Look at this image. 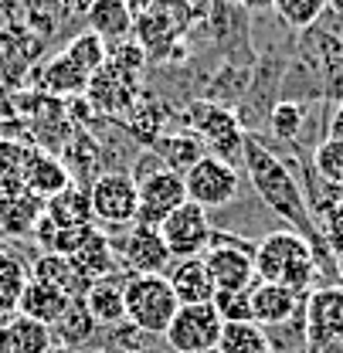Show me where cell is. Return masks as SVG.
I'll return each instance as SVG.
<instances>
[{
	"label": "cell",
	"instance_id": "1",
	"mask_svg": "<svg viewBox=\"0 0 343 353\" xmlns=\"http://www.w3.org/2000/svg\"><path fill=\"white\" fill-rule=\"evenodd\" d=\"M242 160H245V174L252 180L255 194L265 201V208L286 221L289 231L302 234V238L313 245L320 268H323V265H333V268H337V259H333V252L326 248L323 231H320V224L313 218V208H309V201H306V190L300 187L296 174L289 170V163H286L279 153H272V146H265L262 136H255V132H245Z\"/></svg>",
	"mask_w": 343,
	"mask_h": 353
},
{
	"label": "cell",
	"instance_id": "2",
	"mask_svg": "<svg viewBox=\"0 0 343 353\" xmlns=\"http://www.w3.org/2000/svg\"><path fill=\"white\" fill-rule=\"evenodd\" d=\"M316 272H320V262H316V252L313 245L282 228V231H268L262 241L255 245V275L258 282H272V285H286L293 292L306 296L309 285L316 282Z\"/></svg>",
	"mask_w": 343,
	"mask_h": 353
},
{
	"label": "cell",
	"instance_id": "3",
	"mask_svg": "<svg viewBox=\"0 0 343 353\" xmlns=\"http://www.w3.org/2000/svg\"><path fill=\"white\" fill-rule=\"evenodd\" d=\"M123 299H126V323L136 326L143 336H164L180 309L167 275H129L123 285Z\"/></svg>",
	"mask_w": 343,
	"mask_h": 353
},
{
	"label": "cell",
	"instance_id": "4",
	"mask_svg": "<svg viewBox=\"0 0 343 353\" xmlns=\"http://www.w3.org/2000/svg\"><path fill=\"white\" fill-rule=\"evenodd\" d=\"M184 123L187 130L194 132L204 150L211 157H221L228 163H238L242 160V150H245V126L242 119L235 116V109L221 105V102H208V99H197L184 109Z\"/></svg>",
	"mask_w": 343,
	"mask_h": 353
},
{
	"label": "cell",
	"instance_id": "5",
	"mask_svg": "<svg viewBox=\"0 0 343 353\" xmlns=\"http://www.w3.org/2000/svg\"><path fill=\"white\" fill-rule=\"evenodd\" d=\"M190 17H194V7L187 0H153L146 10L136 14V28H133V34L139 38L136 44L150 51L153 58H164L167 51H177L173 44L190 24Z\"/></svg>",
	"mask_w": 343,
	"mask_h": 353
},
{
	"label": "cell",
	"instance_id": "6",
	"mask_svg": "<svg viewBox=\"0 0 343 353\" xmlns=\"http://www.w3.org/2000/svg\"><path fill=\"white\" fill-rule=\"evenodd\" d=\"M88 201H92V218L106 228H133L139 211V190L136 176L123 170H106L99 180L88 183Z\"/></svg>",
	"mask_w": 343,
	"mask_h": 353
},
{
	"label": "cell",
	"instance_id": "7",
	"mask_svg": "<svg viewBox=\"0 0 343 353\" xmlns=\"http://www.w3.org/2000/svg\"><path fill=\"white\" fill-rule=\"evenodd\" d=\"M208 275L215 282V292H245L255 285V248L248 241L231 238V234H215L211 248L204 252Z\"/></svg>",
	"mask_w": 343,
	"mask_h": 353
},
{
	"label": "cell",
	"instance_id": "8",
	"mask_svg": "<svg viewBox=\"0 0 343 353\" xmlns=\"http://www.w3.org/2000/svg\"><path fill=\"white\" fill-rule=\"evenodd\" d=\"M184 187H187V201L201 204L204 211H215L242 194V174L235 163L208 153L184 174Z\"/></svg>",
	"mask_w": 343,
	"mask_h": 353
},
{
	"label": "cell",
	"instance_id": "9",
	"mask_svg": "<svg viewBox=\"0 0 343 353\" xmlns=\"http://www.w3.org/2000/svg\"><path fill=\"white\" fill-rule=\"evenodd\" d=\"M221 330H224V323L211 303L180 306L164 333V340L173 353H215Z\"/></svg>",
	"mask_w": 343,
	"mask_h": 353
},
{
	"label": "cell",
	"instance_id": "10",
	"mask_svg": "<svg viewBox=\"0 0 343 353\" xmlns=\"http://www.w3.org/2000/svg\"><path fill=\"white\" fill-rule=\"evenodd\" d=\"M160 234H164V241L170 248L173 262L177 259H197L215 241V228H211L208 211L201 204H194V201H184L170 218H164Z\"/></svg>",
	"mask_w": 343,
	"mask_h": 353
},
{
	"label": "cell",
	"instance_id": "11",
	"mask_svg": "<svg viewBox=\"0 0 343 353\" xmlns=\"http://www.w3.org/2000/svg\"><path fill=\"white\" fill-rule=\"evenodd\" d=\"M136 190H139L136 224H150V228H160L164 218H170L173 211L187 201L184 176L173 174V170H167V167L136 176Z\"/></svg>",
	"mask_w": 343,
	"mask_h": 353
},
{
	"label": "cell",
	"instance_id": "12",
	"mask_svg": "<svg viewBox=\"0 0 343 353\" xmlns=\"http://www.w3.org/2000/svg\"><path fill=\"white\" fill-rule=\"evenodd\" d=\"M302 340L343 343V285H320L306 296Z\"/></svg>",
	"mask_w": 343,
	"mask_h": 353
},
{
	"label": "cell",
	"instance_id": "13",
	"mask_svg": "<svg viewBox=\"0 0 343 353\" xmlns=\"http://www.w3.org/2000/svg\"><path fill=\"white\" fill-rule=\"evenodd\" d=\"M119 255L133 275H164L173 265V255L160 234V228H150V224L129 228L126 241L119 245Z\"/></svg>",
	"mask_w": 343,
	"mask_h": 353
},
{
	"label": "cell",
	"instance_id": "14",
	"mask_svg": "<svg viewBox=\"0 0 343 353\" xmlns=\"http://www.w3.org/2000/svg\"><path fill=\"white\" fill-rule=\"evenodd\" d=\"M44 214V201L28 190L24 180H3L0 183V231L10 238L35 234V224Z\"/></svg>",
	"mask_w": 343,
	"mask_h": 353
},
{
	"label": "cell",
	"instance_id": "15",
	"mask_svg": "<svg viewBox=\"0 0 343 353\" xmlns=\"http://www.w3.org/2000/svg\"><path fill=\"white\" fill-rule=\"evenodd\" d=\"M300 54L306 61H316V65H333L343 61V17L333 14L330 7L306 28L300 31Z\"/></svg>",
	"mask_w": 343,
	"mask_h": 353
},
{
	"label": "cell",
	"instance_id": "16",
	"mask_svg": "<svg viewBox=\"0 0 343 353\" xmlns=\"http://www.w3.org/2000/svg\"><path fill=\"white\" fill-rule=\"evenodd\" d=\"M86 24L95 38L109 44H123L133 38L136 28V14L126 0H88L86 7Z\"/></svg>",
	"mask_w": 343,
	"mask_h": 353
},
{
	"label": "cell",
	"instance_id": "17",
	"mask_svg": "<svg viewBox=\"0 0 343 353\" xmlns=\"http://www.w3.org/2000/svg\"><path fill=\"white\" fill-rule=\"evenodd\" d=\"M300 303H302V296L293 292V289H286V285H272V282L252 285V319H255L262 330L265 326L275 330V326L293 323L296 312H300Z\"/></svg>",
	"mask_w": 343,
	"mask_h": 353
},
{
	"label": "cell",
	"instance_id": "18",
	"mask_svg": "<svg viewBox=\"0 0 343 353\" xmlns=\"http://www.w3.org/2000/svg\"><path fill=\"white\" fill-rule=\"evenodd\" d=\"M167 282H170L180 306H201V303L215 299V282H211L208 265L201 255L197 259H177L167 272Z\"/></svg>",
	"mask_w": 343,
	"mask_h": 353
},
{
	"label": "cell",
	"instance_id": "19",
	"mask_svg": "<svg viewBox=\"0 0 343 353\" xmlns=\"http://www.w3.org/2000/svg\"><path fill=\"white\" fill-rule=\"evenodd\" d=\"M31 279H38L44 285L58 289V292H61L65 299H72V303H82L86 292L92 289V282L72 265L68 255H38L35 265H31Z\"/></svg>",
	"mask_w": 343,
	"mask_h": 353
},
{
	"label": "cell",
	"instance_id": "20",
	"mask_svg": "<svg viewBox=\"0 0 343 353\" xmlns=\"http://www.w3.org/2000/svg\"><path fill=\"white\" fill-rule=\"evenodd\" d=\"M68 259H72V265L86 275L88 282H102V279H112V272H116V245H112V238L95 224V228H88L82 245H79Z\"/></svg>",
	"mask_w": 343,
	"mask_h": 353
},
{
	"label": "cell",
	"instance_id": "21",
	"mask_svg": "<svg viewBox=\"0 0 343 353\" xmlns=\"http://www.w3.org/2000/svg\"><path fill=\"white\" fill-rule=\"evenodd\" d=\"M24 183L35 197L51 201L55 194H61L65 187H72V170L65 167L61 157H55L51 150H35L31 160H28V170H24Z\"/></svg>",
	"mask_w": 343,
	"mask_h": 353
},
{
	"label": "cell",
	"instance_id": "22",
	"mask_svg": "<svg viewBox=\"0 0 343 353\" xmlns=\"http://www.w3.org/2000/svg\"><path fill=\"white\" fill-rule=\"evenodd\" d=\"M88 105L92 109H99V112H123L133 105V99H136V79H126V75H119L116 68H102V72H95L92 75V82H88Z\"/></svg>",
	"mask_w": 343,
	"mask_h": 353
},
{
	"label": "cell",
	"instance_id": "23",
	"mask_svg": "<svg viewBox=\"0 0 343 353\" xmlns=\"http://www.w3.org/2000/svg\"><path fill=\"white\" fill-rule=\"evenodd\" d=\"M68 309H72V299H65L58 289L44 285L38 279H28V285L21 292V303H17V316H28V319L44 323V326H58Z\"/></svg>",
	"mask_w": 343,
	"mask_h": 353
},
{
	"label": "cell",
	"instance_id": "24",
	"mask_svg": "<svg viewBox=\"0 0 343 353\" xmlns=\"http://www.w3.org/2000/svg\"><path fill=\"white\" fill-rule=\"evenodd\" d=\"M88 82H92V75L82 65H75L65 51L55 54L41 72V88L55 99H79L88 92Z\"/></svg>",
	"mask_w": 343,
	"mask_h": 353
},
{
	"label": "cell",
	"instance_id": "25",
	"mask_svg": "<svg viewBox=\"0 0 343 353\" xmlns=\"http://www.w3.org/2000/svg\"><path fill=\"white\" fill-rule=\"evenodd\" d=\"M86 312L95 319V326H106V330H116L126 323V299H123V285L112 282V279H102V282H92V289L82 299Z\"/></svg>",
	"mask_w": 343,
	"mask_h": 353
},
{
	"label": "cell",
	"instance_id": "26",
	"mask_svg": "<svg viewBox=\"0 0 343 353\" xmlns=\"http://www.w3.org/2000/svg\"><path fill=\"white\" fill-rule=\"evenodd\" d=\"M150 153H157L160 160H164V167L173 170V174H187L201 157H208V150H204V143L194 136V132H164V136H157V143L150 146Z\"/></svg>",
	"mask_w": 343,
	"mask_h": 353
},
{
	"label": "cell",
	"instance_id": "27",
	"mask_svg": "<svg viewBox=\"0 0 343 353\" xmlns=\"http://www.w3.org/2000/svg\"><path fill=\"white\" fill-rule=\"evenodd\" d=\"M44 218H51L61 228H92V201H88V187L72 183L61 194H55L51 201H44Z\"/></svg>",
	"mask_w": 343,
	"mask_h": 353
},
{
	"label": "cell",
	"instance_id": "28",
	"mask_svg": "<svg viewBox=\"0 0 343 353\" xmlns=\"http://www.w3.org/2000/svg\"><path fill=\"white\" fill-rule=\"evenodd\" d=\"M215 353H275V343L258 323H224Z\"/></svg>",
	"mask_w": 343,
	"mask_h": 353
},
{
	"label": "cell",
	"instance_id": "29",
	"mask_svg": "<svg viewBox=\"0 0 343 353\" xmlns=\"http://www.w3.org/2000/svg\"><path fill=\"white\" fill-rule=\"evenodd\" d=\"M28 279H31L28 265L10 252H0V316L17 312V303H21V292H24Z\"/></svg>",
	"mask_w": 343,
	"mask_h": 353
},
{
	"label": "cell",
	"instance_id": "30",
	"mask_svg": "<svg viewBox=\"0 0 343 353\" xmlns=\"http://www.w3.org/2000/svg\"><path fill=\"white\" fill-rule=\"evenodd\" d=\"M313 170L323 183L343 190V136H326L313 150Z\"/></svg>",
	"mask_w": 343,
	"mask_h": 353
},
{
	"label": "cell",
	"instance_id": "31",
	"mask_svg": "<svg viewBox=\"0 0 343 353\" xmlns=\"http://www.w3.org/2000/svg\"><path fill=\"white\" fill-rule=\"evenodd\" d=\"M65 54H68L75 65H82L88 75H95V72H102L106 61H109V44L102 41V38H95L92 31H82V34H75V38L68 41Z\"/></svg>",
	"mask_w": 343,
	"mask_h": 353
},
{
	"label": "cell",
	"instance_id": "32",
	"mask_svg": "<svg viewBox=\"0 0 343 353\" xmlns=\"http://www.w3.org/2000/svg\"><path fill=\"white\" fill-rule=\"evenodd\" d=\"M268 126H272V132H275L279 139L296 143L302 126H306V105H302V102H293V99L275 102L272 112H268Z\"/></svg>",
	"mask_w": 343,
	"mask_h": 353
},
{
	"label": "cell",
	"instance_id": "33",
	"mask_svg": "<svg viewBox=\"0 0 343 353\" xmlns=\"http://www.w3.org/2000/svg\"><path fill=\"white\" fill-rule=\"evenodd\" d=\"M55 333L61 336V347H68V350H75L79 343H88L92 340V333H95V319L86 312L82 303H72V309L61 316V323L55 326Z\"/></svg>",
	"mask_w": 343,
	"mask_h": 353
},
{
	"label": "cell",
	"instance_id": "34",
	"mask_svg": "<svg viewBox=\"0 0 343 353\" xmlns=\"http://www.w3.org/2000/svg\"><path fill=\"white\" fill-rule=\"evenodd\" d=\"M272 10L279 14V21L293 31H306L323 10L326 0H272Z\"/></svg>",
	"mask_w": 343,
	"mask_h": 353
},
{
	"label": "cell",
	"instance_id": "35",
	"mask_svg": "<svg viewBox=\"0 0 343 353\" xmlns=\"http://www.w3.org/2000/svg\"><path fill=\"white\" fill-rule=\"evenodd\" d=\"M10 326H14V336L21 343V353H51V347H55V330L51 326L35 323L28 316H14Z\"/></svg>",
	"mask_w": 343,
	"mask_h": 353
},
{
	"label": "cell",
	"instance_id": "36",
	"mask_svg": "<svg viewBox=\"0 0 343 353\" xmlns=\"http://www.w3.org/2000/svg\"><path fill=\"white\" fill-rule=\"evenodd\" d=\"M31 153H35V150H31L28 143H17V139L0 136V183H3V180H24Z\"/></svg>",
	"mask_w": 343,
	"mask_h": 353
},
{
	"label": "cell",
	"instance_id": "37",
	"mask_svg": "<svg viewBox=\"0 0 343 353\" xmlns=\"http://www.w3.org/2000/svg\"><path fill=\"white\" fill-rule=\"evenodd\" d=\"M211 306L217 309L221 323H255L252 319V289H245V292H221L217 289Z\"/></svg>",
	"mask_w": 343,
	"mask_h": 353
},
{
	"label": "cell",
	"instance_id": "38",
	"mask_svg": "<svg viewBox=\"0 0 343 353\" xmlns=\"http://www.w3.org/2000/svg\"><path fill=\"white\" fill-rule=\"evenodd\" d=\"M143 61H146V51L139 48L136 41H123V44H112V54H109V68H116L119 75H126V79H136L139 82V68H143Z\"/></svg>",
	"mask_w": 343,
	"mask_h": 353
},
{
	"label": "cell",
	"instance_id": "39",
	"mask_svg": "<svg viewBox=\"0 0 343 353\" xmlns=\"http://www.w3.org/2000/svg\"><path fill=\"white\" fill-rule=\"evenodd\" d=\"M320 231H323V241H326V248L333 252V259H340L343 255V197H337L323 214H320Z\"/></svg>",
	"mask_w": 343,
	"mask_h": 353
},
{
	"label": "cell",
	"instance_id": "40",
	"mask_svg": "<svg viewBox=\"0 0 343 353\" xmlns=\"http://www.w3.org/2000/svg\"><path fill=\"white\" fill-rule=\"evenodd\" d=\"M164 116H160V109H136V119L129 123V130L136 132V139L139 143H146V146H153L157 143V136H164Z\"/></svg>",
	"mask_w": 343,
	"mask_h": 353
},
{
	"label": "cell",
	"instance_id": "41",
	"mask_svg": "<svg viewBox=\"0 0 343 353\" xmlns=\"http://www.w3.org/2000/svg\"><path fill=\"white\" fill-rule=\"evenodd\" d=\"M326 95L330 99H337L343 105V61H333V65H326Z\"/></svg>",
	"mask_w": 343,
	"mask_h": 353
},
{
	"label": "cell",
	"instance_id": "42",
	"mask_svg": "<svg viewBox=\"0 0 343 353\" xmlns=\"http://www.w3.org/2000/svg\"><path fill=\"white\" fill-rule=\"evenodd\" d=\"M0 353H21V343H17V336H14L10 319L0 323Z\"/></svg>",
	"mask_w": 343,
	"mask_h": 353
},
{
	"label": "cell",
	"instance_id": "43",
	"mask_svg": "<svg viewBox=\"0 0 343 353\" xmlns=\"http://www.w3.org/2000/svg\"><path fill=\"white\" fill-rule=\"evenodd\" d=\"M24 3H28V0H0V17H14V14H21Z\"/></svg>",
	"mask_w": 343,
	"mask_h": 353
},
{
	"label": "cell",
	"instance_id": "44",
	"mask_svg": "<svg viewBox=\"0 0 343 353\" xmlns=\"http://www.w3.org/2000/svg\"><path fill=\"white\" fill-rule=\"evenodd\" d=\"M330 136H343V105L337 109V116H333V132Z\"/></svg>",
	"mask_w": 343,
	"mask_h": 353
},
{
	"label": "cell",
	"instance_id": "45",
	"mask_svg": "<svg viewBox=\"0 0 343 353\" xmlns=\"http://www.w3.org/2000/svg\"><path fill=\"white\" fill-rule=\"evenodd\" d=\"M326 7H330L333 14H340V17H343V0H326Z\"/></svg>",
	"mask_w": 343,
	"mask_h": 353
},
{
	"label": "cell",
	"instance_id": "46",
	"mask_svg": "<svg viewBox=\"0 0 343 353\" xmlns=\"http://www.w3.org/2000/svg\"><path fill=\"white\" fill-rule=\"evenodd\" d=\"M51 353H75V350H68V347H61V343H55V347H51Z\"/></svg>",
	"mask_w": 343,
	"mask_h": 353
},
{
	"label": "cell",
	"instance_id": "47",
	"mask_svg": "<svg viewBox=\"0 0 343 353\" xmlns=\"http://www.w3.org/2000/svg\"><path fill=\"white\" fill-rule=\"evenodd\" d=\"M337 275H340V279H343V255H340V259H337Z\"/></svg>",
	"mask_w": 343,
	"mask_h": 353
},
{
	"label": "cell",
	"instance_id": "48",
	"mask_svg": "<svg viewBox=\"0 0 343 353\" xmlns=\"http://www.w3.org/2000/svg\"><path fill=\"white\" fill-rule=\"evenodd\" d=\"M95 353H112V350H95Z\"/></svg>",
	"mask_w": 343,
	"mask_h": 353
},
{
	"label": "cell",
	"instance_id": "49",
	"mask_svg": "<svg viewBox=\"0 0 343 353\" xmlns=\"http://www.w3.org/2000/svg\"><path fill=\"white\" fill-rule=\"evenodd\" d=\"M0 241H3V231H0Z\"/></svg>",
	"mask_w": 343,
	"mask_h": 353
}]
</instances>
